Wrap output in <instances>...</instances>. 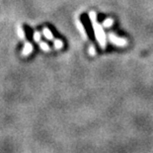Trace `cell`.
I'll use <instances>...</instances> for the list:
<instances>
[{
	"mask_svg": "<svg viewBox=\"0 0 153 153\" xmlns=\"http://www.w3.org/2000/svg\"><path fill=\"white\" fill-rule=\"evenodd\" d=\"M89 17H90L91 23H92L94 33H95V37L97 39V41H98L100 47L102 48H106L107 36L105 34V32H104L103 27L99 24L98 21H97V14L94 11H91L89 13Z\"/></svg>",
	"mask_w": 153,
	"mask_h": 153,
	"instance_id": "1",
	"label": "cell"
},
{
	"mask_svg": "<svg viewBox=\"0 0 153 153\" xmlns=\"http://www.w3.org/2000/svg\"><path fill=\"white\" fill-rule=\"evenodd\" d=\"M109 41L112 44H114L115 45H118V47H126L128 45V40L123 38H119L114 34V33H110L109 34Z\"/></svg>",
	"mask_w": 153,
	"mask_h": 153,
	"instance_id": "2",
	"label": "cell"
},
{
	"mask_svg": "<svg viewBox=\"0 0 153 153\" xmlns=\"http://www.w3.org/2000/svg\"><path fill=\"white\" fill-rule=\"evenodd\" d=\"M33 50H34L33 45H32L31 43H26L25 47H24V50H23V51H22V55L23 56H28V55H30L32 53Z\"/></svg>",
	"mask_w": 153,
	"mask_h": 153,
	"instance_id": "3",
	"label": "cell"
},
{
	"mask_svg": "<svg viewBox=\"0 0 153 153\" xmlns=\"http://www.w3.org/2000/svg\"><path fill=\"white\" fill-rule=\"evenodd\" d=\"M43 35L45 36V39H48V40H50V41H53V34H51V32L50 31V29L47 28V27H45L43 29Z\"/></svg>",
	"mask_w": 153,
	"mask_h": 153,
	"instance_id": "4",
	"label": "cell"
},
{
	"mask_svg": "<svg viewBox=\"0 0 153 153\" xmlns=\"http://www.w3.org/2000/svg\"><path fill=\"white\" fill-rule=\"evenodd\" d=\"M113 25H114V20L112 18H107L103 22V26L105 28H110V27H112Z\"/></svg>",
	"mask_w": 153,
	"mask_h": 153,
	"instance_id": "5",
	"label": "cell"
},
{
	"mask_svg": "<svg viewBox=\"0 0 153 153\" xmlns=\"http://www.w3.org/2000/svg\"><path fill=\"white\" fill-rule=\"evenodd\" d=\"M54 48H56V50H60V48H63V42L61 40H58V39L54 40Z\"/></svg>",
	"mask_w": 153,
	"mask_h": 153,
	"instance_id": "6",
	"label": "cell"
},
{
	"mask_svg": "<svg viewBox=\"0 0 153 153\" xmlns=\"http://www.w3.org/2000/svg\"><path fill=\"white\" fill-rule=\"evenodd\" d=\"M40 47L43 51H51V48L50 45H48L47 43H44V42H40Z\"/></svg>",
	"mask_w": 153,
	"mask_h": 153,
	"instance_id": "7",
	"label": "cell"
},
{
	"mask_svg": "<svg viewBox=\"0 0 153 153\" xmlns=\"http://www.w3.org/2000/svg\"><path fill=\"white\" fill-rule=\"evenodd\" d=\"M77 24H78V26H79V30L81 31V33H82V35H83V38H84V39H87V34H86V31L84 30V27L82 26V24H81L80 22H77Z\"/></svg>",
	"mask_w": 153,
	"mask_h": 153,
	"instance_id": "8",
	"label": "cell"
},
{
	"mask_svg": "<svg viewBox=\"0 0 153 153\" xmlns=\"http://www.w3.org/2000/svg\"><path fill=\"white\" fill-rule=\"evenodd\" d=\"M34 40H35V42H41V33L40 32H35L34 33Z\"/></svg>",
	"mask_w": 153,
	"mask_h": 153,
	"instance_id": "9",
	"label": "cell"
},
{
	"mask_svg": "<svg viewBox=\"0 0 153 153\" xmlns=\"http://www.w3.org/2000/svg\"><path fill=\"white\" fill-rule=\"evenodd\" d=\"M96 48H95V47H94V45H90V48H89V53H90V55H95L96 54Z\"/></svg>",
	"mask_w": 153,
	"mask_h": 153,
	"instance_id": "10",
	"label": "cell"
},
{
	"mask_svg": "<svg viewBox=\"0 0 153 153\" xmlns=\"http://www.w3.org/2000/svg\"><path fill=\"white\" fill-rule=\"evenodd\" d=\"M19 36H20L21 39H25V33L22 30V28H19Z\"/></svg>",
	"mask_w": 153,
	"mask_h": 153,
	"instance_id": "11",
	"label": "cell"
}]
</instances>
